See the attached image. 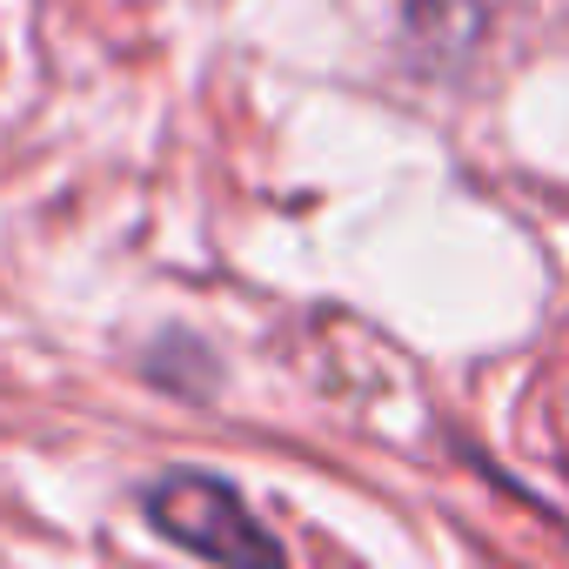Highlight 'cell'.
<instances>
[{"label": "cell", "mask_w": 569, "mask_h": 569, "mask_svg": "<svg viewBox=\"0 0 569 569\" xmlns=\"http://www.w3.org/2000/svg\"><path fill=\"white\" fill-rule=\"evenodd\" d=\"M148 522L201 562H281V542L221 476H168L148 489Z\"/></svg>", "instance_id": "1"}]
</instances>
